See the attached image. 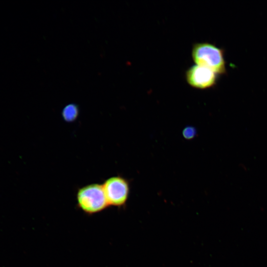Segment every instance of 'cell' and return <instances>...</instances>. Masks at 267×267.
Segmentation results:
<instances>
[{
    "label": "cell",
    "mask_w": 267,
    "mask_h": 267,
    "mask_svg": "<svg viewBox=\"0 0 267 267\" xmlns=\"http://www.w3.org/2000/svg\"><path fill=\"white\" fill-rule=\"evenodd\" d=\"M191 56L196 65L208 68L217 74L225 72L223 51L213 44L206 42L194 44Z\"/></svg>",
    "instance_id": "cell-1"
},
{
    "label": "cell",
    "mask_w": 267,
    "mask_h": 267,
    "mask_svg": "<svg viewBox=\"0 0 267 267\" xmlns=\"http://www.w3.org/2000/svg\"><path fill=\"white\" fill-rule=\"evenodd\" d=\"M76 199L78 207L89 215L99 213L109 206L102 184L93 183L80 187Z\"/></svg>",
    "instance_id": "cell-2"
},
{
    "label": "cell",
    "mask_w": 267,
    "mask_h": 267,
    "mask_svg": "<svg viewBox=\"0 0 267 267\" xmlns=\"http://www.w3.org/2000/svg\"><path fill=\"white\" fill-rule=\"evenodd\" d=\"M109 206H124L129 198L130 185L129 180L120 176L110 177L102 184Z\"/></svg>",
    "instance_id": "cell-3"
},
{
    "label": "cell",
    "mask_w": 267,
    "mask_h": 267,
    "mask_svg": "<svg viewBox=\"0 0 267 267\" xmlns=\"http://www.w3.org/2000/svg\"><path fill=\"white\" fill-rule=\"evenodd\" d=\"M185 77L191 87L201 89L214 86L217 79V74L212 70L196 64L190 67L186 71Z\"/></svg>",
    "instance_id": "cell-4"
},
{
    "label": "cell",
    "mask_w": 267,
    "mask_h": 267,
    "mask_svg": "<svg viewBox=\"0 0 267 267\" xmlns=\"http://www.w3.org/2000/svg\"><path fill=\"white\" fill-rule=\"evenodd\" d=\"M79 113V107L75 103H70L66 105L62 111V117L66 122H72L78 118Z\"/></svg>",
    "instance_id": "cell-5"
},
{
    "label": "cell",
    "mask_w": 267,
    "mask_h": 267,
    "mask_svg": "<svg viewBox=\"0 0 267 267\" xmlns=\"http://www.w3.org/2000/svg\"><path fill=\"white\" fill-rule=\"evenodd\" d=\"M182 134L184 138L191 139L195 136L196 131L194 128L188 127L183 130Z\"/></svg>",
    "instance_id": "cell-6"
}]
</instances>
